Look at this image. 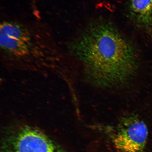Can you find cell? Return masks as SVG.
Here are the masks:
<instances>
[{"label":"cell","instance_id":"6da1fadb","mask_svg":"<svg viewBox=\"0 0 152 152\" xmlns=\"http://www.w3.org/2000/svg\"><path fill=\"white\" fill-rule=\"evenodd\" d=\"M68 45V53L82 63L87 78L96 86L111 88L126 84L137 69L134 48L107 23L93 24Z\"/></svg>","mask_w":152,"mask_h":152},{"label":"cell","instance_id":"7a4b0ae2","mask_svg":"<svg viewBox=\"0 0 152 152\" xmlns=\"http://www.w3.org/2000/svg\"><path fill=\"white\" fill-rule=\"evenodd\" d=\"M0 52L5 65L31 69L62 68L71 58L57 42L50 27L37 20L1 22Z\"/></svg>","mask_w":152,"mask_h":152},{"label":"cell","instance_id":"3957f363","mask_svg":"<svg viewBox=\"0 0 152 152\" xmlns=\"http://www.w3.org/2000/svg\"><path fill=\"white\" fill-rule=\"evenodd\" d=\"M112 141L118 152H144L148 135L146 124L138 115L123 117L111 129Z\"/></svg>","mask_w":152,"mask_h":152},{"label":"cell","instance_id":"277c9868","mask_svg":"<svg viewBox=\"0 0 152 152\" xmlns=\"http://www.w3.org/2000/svg\"><path fill=\"white\" fill-rule=\"evenodd\" d=\"M5 152H66L39 129L22 127L5 143Z\"/></svg>","mask_w":152,"mask_h":152},{"label":"cell","instance_id":"5b68a950","mask_svg":"<svg viewBox=\"0 0 152 152\" xmlns=\"http://www.w3.org/2000/svg\"><path fill=\"white\" fill-rule=\"evenodd\" d=\"M131 15L139 26L147 31L152 30V0H130Z\"/></svg>","mask_w":152,"mask_h":152}]
</instances>
